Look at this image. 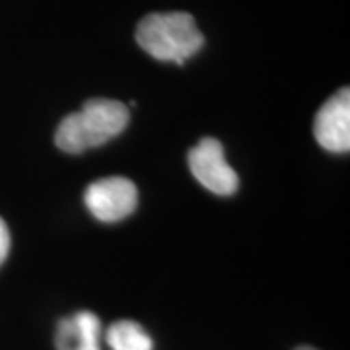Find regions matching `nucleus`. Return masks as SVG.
I'll return each instance as SVG.
<instances>
[{
  "instance_id": "6e6552de",
  "label": "nucleus",
  "mask_w": 350,
  "mask_h": 350,
  "mask_svg": "<svg viewBox=\"0 0 350 350\" xmlns=\"http://www.w3.org/2000/svg\"><path fill=\"white\" fill-rule=\"evenodd\" d=\"M8 251H10V232L6 222L0 218V265L8 257Z\"/></svg>"
},
{
  "instance_id": "39448f33",
  "label": "nucleus",
  "mask_w": 350,
  "mask_h": 350,
  "mask_svg": "<svg viewBox=\"0 0 350 350\" xmlns=\"http://www.w3.org/2000/svg\"><path fill=\"white\" fill-rule=\"evenodd\" d=\"M313 135L321 148L335 154L350 150V90L340 88L315 115Z\"/></svg>"
},
{
  "instance_id": "f03ea898",
  "label": "nucleus",
  "mask_w": 350,
  "mask_h": 350,
  "mask_svg": "<svg viewBox=\"0 0 350 350\" xmlns=\"http://www.w3.org/2000/svg\"><path fill=\"white\" fill-rule=\"evenodd\" d=\"M137 43L152 59L183 66L202 49L204 36L191 14L154 12L138 22Z\"/></svg>"
},
{
  "instance_id": "f257e3e1",
  "label": "nucleus",
  "mask_w": 350,
  "mask_h": 350,
  "mask_svg": "<svg viewBox=\"0 0 350 350\" xmlns=\"http://www.w3.org/2000/svg\"><path fill=\"white\" fill-rule=\"evenodd\" d=\"M129 125V107L125 103L96 98L84 103L80 111L66 115L55 133L57 146L66 154L101 146L121 135Z\"/></svg>"
},
{
  "instance_id": "20e7f679",
  "label": "nucleus",
  "mask_w": 350,
  "mask_h": 350,
  "mask_svg": "<svg viewBox=\"0 0 350 350\" xmlns=\"http://www.w3.org/2000/svg\"><path fill=\"white\" fill-rule=\"evenodd\" d=\"M84 202L94 218L119 222L137 211V185L126 177H105L88 185Z\"/></svg>"
},
{
  "instance_id": "0eeeda50",
  "label": "nucleus",
  "mask_w": 350,
  "mask_h": 350,
  "mask_svg": "<svg viewBox=\"0 0 350 350\" xmlns=\"http://www.w3.org/2000/svg\"><path fill=\"white\" fill-rule=\"evenodd\" d=\"M105 340L111 350H154L150 335L135 321H117L107 329Z\"/></svg>"
},
{
  "instance_id": "423d86ee",
  "label": "nucleus",
  "mask_w": 350,
  "mask_h": 350,
  "mask_svg": "<svg viewBox=\"0 0 350 350\" xmlns=\"http://www.w3.org/2000/svg\"><path fill=\"white\" fill-rule=\"evenodd\" d=\"M100 317L92 312H78L59 321L57 350H100Z\"/></svg>"
},
{
  "instance_id": "1a4fd4ad",
  "label": "nucleus",
  "mask_w": 350,
  "mask_h": 350,
  "mask_svg": "<svg viewBox=\"0 0 350 350\" xmlns=\"http://www.w3.org/2000/svg\"><path fill=\"white\" fill-rule=\"evenodd\" d=\"M296 350H317V349H312V347H298Z\"/></svg>"
},
{
  "instance_id": "7ed1b4c3",
  "label": "nucleus",
  "mask_w": 350,
  "mask_h": 350,
  "mask_svg": "<svg viewBox=\"0 0 350 350\" xmlns=\"http://www.w3.org/2000/svg\"><path fill=\"white\" fill-rule=\"evenodd\" d=\"M187 160L191 174L211 193L220 197H230L238 191V174L226 162L224 148L216 138H200L199 144L189 150Z\"/></svg>"
}]
</instances>
